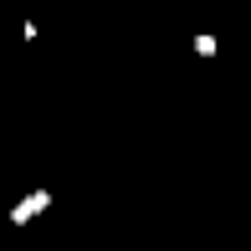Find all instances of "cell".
<instances>
[{"label": "cell", "mask_w": 251, "mask_h": 251, "mask_svg": "<svg viewBox=\"0 0 251 251\" xmlns=\"http://www.w3.org/2000/svg\"><path fill=\"white\" fill-rule=\"evenodd\" d=\"M195 51H200V56H215L221 47H215V36H195Z\"/></svg>", "instance_id": "obj_2"}, {"label": "cell", "mask_w": 251, "mask_h": 251, "mask_svg": "<svg viewBox=\"0 0 251 251\" xmlns=\"http://www.w3.org/2000/svg\"><path fill=\"white\" fill-rule=\"evenodd\" d=\"M41 210H51V190H31V195L21 200L16 210H10V226H31Z\"/></svg>", "instance_id": "obj_1"}]
</instances>
